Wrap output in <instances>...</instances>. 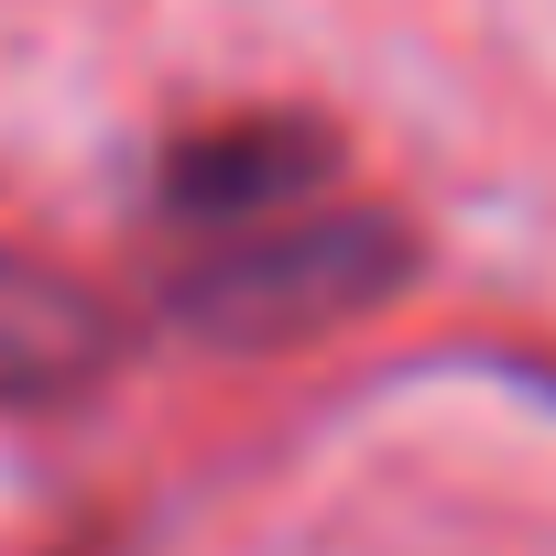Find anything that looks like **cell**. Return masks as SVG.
<instances>
[{
  "mask_svg": "<svg viewBox=\"0 0 556 556\" xmlns=\"http://www.w3.org/2000/svg\"><path fill=\"white\" fill-rule=\"evenodd\" d=\"M426 273V240L393 207H350V197H295L240 229H197V251L164 273V317L207 350H295L328 328L382 317Z\"/></svg>",
  "mask_w": 556,
  "mask_h": 556,
  "instance_id": "cell-1",
  "label": "cell"
},
{
  "mask_svg": "<svg viewBox=\"0 0 556 556\" xmlns=\"http://www.w3.org/2000/svg\"><path fill=\"white\" fill-rule=\"evenodd\" d=\"M339 186V131L328 121H207V131H175L164 164H153V207L197 240V229H240V218H273L295 197H328Z\"/></svg>",
  "mask_w": 556,
  "mask_h": 556,
  "instance_id": "cell-2",
  "label": "cell"
},
{
  "mask_svg": "<svg viewBox=\"0 0 556 556\" xmlns=\"http://www.w3.org/2000/svg\"><path fill=\"white\" fill-rule=\"evenodd\" d=\"M121 306L0 240V415H66L121 371Z\"/></svg>",
  "mask_w": 556,
  "mask_h": 556,
  "instance_id": "cell-3",
  "label": "cell"
}]
</instances>
